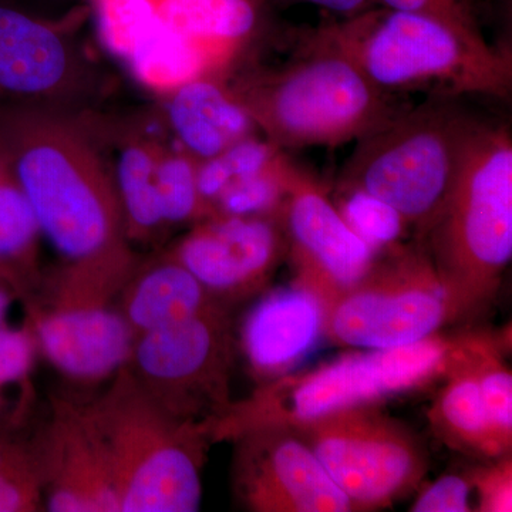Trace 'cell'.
<instances>
[{"label":"cell","instance_id":"6da1fadb","mask_svg":"<svg viewBox=\"0 0 512 512\" xmlns=\"http://www.w3.org/2000/svg\"><path fill=\"white\" fill-rule=\"evenodd\" d=\"M0 143L60 281L119 298L140 258L127 237L113 174L94 141L64 111L0 106Z\"/></svg>","mask_w":512,"mask_h":512},{"label":"cell","instance_id":"7a4b0ae2","mask_svg":"<svg viewBox=\"0 0 512 512\" xmlns=\"http://www.w3.org/2000/svg\"><path fill=\"white\" fill-rule=\"evenodd\" d=\"M301 39L303 47L345 57L387 93L439 89L494 99L511 96V50L429 16L375 6L306 30Z\"/></svg>","mask_w":512,"mask_h":512},{"label":"cell","instance_id":"3957f363","mask_svg":"<svg viewBox=\"0 0 512 512\" xmlns=\"http://www.w3.org/2000/svg\"><path fill=\"white\" fill-rule=\"evenodd\" d=\"M458 316L493 301L512 258V138L476 121L440 214L420 239Z\"/></svg>","mask_w":512,"mask_h":512},{"label":"cell","instance_id":"277c9868","mask_svg":"<svg viewBox=\"0 0 512 512\" xmlns=\"http://www.w3.org/2000/svg\"><path fill=\"white\" fill-rule=\"evenodd\" d=\"M116 477L120 512H195L214 426L174 416L126 366L87 402Z\"/></svg>","mask_w":512,"mask_h":512},{"label":"cell","instance_id":"5b68a950","mask_svg":"<svg viewBox=\"0 0 512 512\" xmlns=\"http://www.w3.org/2000/svg\"><path fill=\"white\" fill-rule=\"evenodd\" d=\"M303 49L295 62L228 84L256 130L281 150L342 146L404 110L345 57Z\"/></svg>","mask_w":512,"mask_h":512},{"label":"cell","instance_id":"8992f818","mask_svg":"<svg viewBox=\"0 0 512 512\" xmlns=\"http://www.w3.org/2000/svg\"><path fill=\"white\" fill-rule=\"evenodd\" d=\"M456 336H431L413 345L363 350L306 372L288 373L258 384L234 402L214 424V443L231 440L249 427L302 426L348 407L377 404L416 392L446 376Z\"/></svg>","mask_w":512,"mask_h":512},{"label":"cell","instance_id":"52a82bcc","mask_svg":"<svg viewBox=\"0 0 512 512\" xmlns=\"http://www.w3.org/2000/svg\"><path fill=\"white\" fill-rule=\"evenodd\" d=\"M476 121L450 100L404 109L357 140L339 188L386 202L420 241L450 194Z\"/></svg>","mask_w":512,"mask_h":512},{"label":"cell","instance_id":"ba28073f","mask_svg":"<svg viewBox=\"0 0 512 512\" xmlns=\"http://www.w3.org/2000/svg\"><path fill=\"white\" fill-rule=\"evenodd\" d=\"M458 319L424 245L397 242L325 305L323 333L345 348L393 349L439 335Z\"/></svg>","mask_w":512,"mask_h":512},{"label":"cell","instance_id":"9c48e42d","mask_svg":"<svg viewBox=\"0 0 512 512\" xmlns=\"http://www.w3.org/2000/svg\"><path fill=\"white\" fill-rule=\"evenodd\" d=\"M295 430L355 511L390 507L429 471L423 440L380 403L338 410Z\"/></svg>","mask_w":512,"mask_h":512},{"label":"cell","instance_id":"30bf717a","mask_svg":"<svg viewBox=\"0 0 512 512\" xmlns=\"http://www.w3.org/2000/svg\"><path fill=\"white\" fill-rule=\"evenodd\" d=\"M237 336L221 302L163 329L136 336L127 369L174 416L211 423L231 404Z\"/></svg>","mask_w":512,"mask_h":512},{"label":"cell","instance_id":"8fae6325","mask_svg":"<svg viewBox=\"0 0 512 512\" xmlns=\"http://www.w3.org/2000/svg\"><path fill=\"white\" fill-rule=\"evenodd\" d=\"M232 490L251 512H352L353 505L295 429L249 427L231 439Z\"/></svg>","mask_w":512,"mask_h":512},{"label":"cell","instance_id":"7c38bea8","mask_svg":"<svg viewBox=\"0 0 512 512\" xmlns=\"http://www.w3.org/2000/svg\"><path fill=\"white\" fill-rule=\"evenodd\" d=\"M87 8L50 20L0 0V106L63 111L82 96L87 67L73 40V26Z\"/></svg>","mask_w":512,"mask_h":512},{"label":"cell","instance_id":"4fadbf2b","mask_svg":"<svg viewBox=\"0 0 512 512\" xmlns=\"http://www.w3.org/2000/svg\"><path fill=\"white\" fill-rule=\"evenodd\" d=\"M278 220L295 271L292 284L313 293L323 308L375 259L376 252L343 220L325 187L295 163Z\"/></svg>","mask_w":512,"mask_h":512},{"label":"cell","instance_id":"5bb4252c","mask_svg":"<svg viewBox=\"0 0 512 512\" xmlns=\"http://www.w3.org/2000/svg\"><path fill=\"white\" fill-rule=\"evenodd\" d=\"M167 254L234 309L268 289L286 241L278 217L214 215L192 225Z\"/></svg>","mask_w":512,"mask_h":512},{"label":"cell","instance_id":"9a60e30c","mask_svg":"<svg viewBox=\"0 0 512 512\" xmlns=\"http://www.w3.org/2000/svg\"><path fill=\"white\" fill-rule=\"evenodd\" d=\"M37 437L45 511L120 512L109 451L87 402L53 396Z\"/></svg>","mask_w":512,"mask_h":512},{"label":"cell","instance_id":"2e32d148","mask_svg":"<svg viewBox=\"0 0 512 512\" xmlns=\"http://www.w3.org/2000/svg\"><path fill=\"white\" fill-rule=\"evenodd\" d=\"M20 303L37 353L70 383L110 382L127 365L136 335L117 303L57 302L35 295Z\"/></svg>","mask_w":512,"mask_h":512},{"label":"cell","instance_id":"e0dca14e","mask_svg":"<svg viewBox=\"0 0 512 512\" xmlns=\"http://www.w3.org/2000/svg\"><path fill=\"white\" fill-rule=\"evenodd\" d=\"M323 306L292 284L259 295L239 328L237 346L258 384L291 373L323 338Z\"/></svg>","mask_w":512,"mask_h":512},{"label":"cell","instance_id":"ac0fdd59","mask_svg":"<svg viewBox=\"0 0 512 512\" xmlns=\"http://www.w3.org/2000/svg\"><path fill=\"white\" fill-rule=\"evenodd\" d=\"M167 120L181 148L197 160L218 156L255 134V124L222 77H202L167 96Z\"/></svg>","mask_w":512,"mask_h":512},{"label":"cell","instance_id":"d6986e66","mask_svg":"<svg viewBox=\"0 0 512 512\" xmlns=\"http://www.w3.org/2000/svg\"><path fill=\"white\" fill-rule=\"evenodd\" d=\"M217 302L188 269L165 252L148 261L140 259L120 292L117 308L138 336L190 318Z\"/></svg>","mask_w":512,"mask_h":512},{"label":"cell","instance_id":"ffe728a7","mask_svg":"<svg viewBox=\"0 0 512 512\" xmlns=\"http://www.w3.org/2000/svg\"><path fill=\"white\" fill-rule=\"evenodd\" d=\"M234 60L227 53L181 35L158 19L126 62L141 86L167 97L202 77H222Z\"/></svg>","mask_w":512,"mask_h":512},{"label":"cell","instance_id":"44dd1931","mask_svg":"<svg viewBox=\"0 0 512 512\" xmlns=\"http://www.w3.org/2000/svg\"><path fill=\"white\" fill-rule=\"evenodd\" d=\"M443 380L427 413L437 440L468 456L487 460L505 456L495 441L476 375L458 349V335Z\"/></svg>","mask_w":512,"mask_h":512},{"label":"cell","instance_id":"7402d4cb","mask_svg":"<svg viewBox=\"0 0 512 512\" xmlns=\"http://www.w3.org/2000/svg\"><path fill=\"white\" fill-rule=\"evenodd\" d=\"M33 399L29 384L15 406L0 414V512L45 511Z\"/></svg>","mask_w":512,"mask_h":512},{"label":"cell","instance_id":"603a6c76","mask_svg":"<svg viewBox=\"0 0 512 512\" xmlns=\"http://www.w3.org/2000/svg\"><path fill=\"white\" fill-rule=\"evenodd\" d=\"M264 0H157L158 19L212 49L239 56L255 36Z\"/></svg>","mask_w":512,"mask_h":512},{"label":"cell","instance_id":"cb8c5ba5","mask_svg":"<svg viewBox=\"0 0 512 512\" xmlns=\"http://www.w3.org/2000/svg\"><path fill=\"white\" fill-rule=\"evenodd\" d=\"M42 241L28 197L0 143V272L18 286L20 301L42 279Z\"/></svg>","mask_w":512,"mask_h":512},{"label":"cell","instance_id":"d4e9b609","mask_svg":"<svg viewBox=\"0 0 512 512\" xmlns=\"http://www.w3.org/2000/svg\"><path fill=\"white\" fill-rule=\"evenodd\" d=\"M161 144L134 137L121 147L113 180L119 198L127 237L133 242H151L165 231L158 201L156 168Z\"/></svg>","mask_w":512,"mask_h":512},{"label":"cell","instance_id":"484cf974","mask_svg":"<svg viewBox=\"0 0 512 512\" xmlns=\"http://www.w3.org/2000/svg\"><path fill=\"white\" fill-rule=\"evenodd\" d=\"M505 342L487 332L458 335V349L476 375L485 413L504 454L512 448V375L504 359Z\"/></svg>","mask_w":512,"mask_h":512},{"label":"cell","instance_id":"4316f807","mask_svg":"<svg viewBox=\"0 0 512 512\" xmlns=\"http://www.w3.org/2000/svg\"><path fill=\"white\" fill-rule=\"evenodd\" d=\"M198 164L190 153L161 147L157 158L158 201L165 228L197 224L211 217L198 190Z\"/></svg>","mask_w":512,"mask_h":512},{"label":"cell","instance_id":"83f0119b","mask_svg":"<svg viewBox=\"0 0 512 512\" xmlns=\"http://www.w3.org/2000/svg\"><path fill=\"white\" fill-rule=\"evenodd\" d=\"M281 148L266 138L249 136L222 151L218 156L200 161L198 164V190L207 204L211 217L214 204L229 187L251 177L266 167Z\"/></svg>","mask_w":512,"mask_h":512},{"label":"cell","instance_id":"f1b7e54d","mask_svg":"<svg viewBox=\"0 0 512 512\" xmlns=\"http://www.w3.org/2000/svg\"><path fill=\"white\" fill-rule=\"evenodd\" d=\"M292 165L293 161L282 150L258 173L229 187L215 202L214 215L278 217L288 191Z\"/></svg>","mask_w":512,"mask_h":512},{"label":"cell","instance_id":"f546056e","mask_svg":"<svg viewBox=\"0 0 512 512\" xmlns=\"http://www.w3.org/2000/svg\"><path fill=\"white\" fill-rule=\"evenodd\" d=\"M335 205L343 220L375 252L397 244L407 228L399 212L366 192L339 188Z\"/></svg>","mask_w":512,"mask_h":512},{"label":"cell","instance_id":"4dcf8cb0","mask_svg":"<svg viewBox=\"0 0 512 512\" xmlns=\"http://www.w3.org/2000/svg\"><path fill=\"white\" fill-rule=\"evenodd\" d=\"M93 9L101 42L123 60L158 20L157 0H100Z\"/></svg>","mask_w":512,"mask_h":512},{"label":"cell","instance_id":"1f68e13d","mask_svg":"<svg viewBox=\"0 0 512 512\" xmlns=\"http://www.w3.org/2000/svg\"><path fill=\"white\" fill-rule=\"evenodd\" d=\"M37 356L32 330L23 322L19 328L0 325V414L9 409V390L30 383Z\"/></svg>","mask_w":512,"mask_h":512},{"label":"cell","instance_id":"d6a6232c","mask_svg":"<svg viewBox=\"0 0 512 512\" xmlns=\"http://www.w3.org/2000/svg\"><path fill=\"white\" fill-rule=\"evenodd\" d=\"M377 3L384 8L429 16L468 35L484 37L476 0H377Z\"/></svg>","mask_w":512,"mask_h":512},{"label":"cell","instance_id":"836d02e7","mask_svg":"<svg viewBox=\"0 0 512 512\" xmlns=\"http://www.w3.org/2000/svg\"><path fill=\"white\" fill-rule=\"evenodd\" d=\"M473 490L477 491L480 512L512 511V458L511 453L494 458L488 466L470 473Z\"/></svg>","mask_w":512,"mask_h":512},{"label":"cell","instance_id":"e575fe53","mask_svg":"<svg viewBox=\"0 0 512 512\" xmlns=\"http://www.w3.org/2000/svg\"><path fill=\"white\" fill-rule=\"evenodd\" d=\"M473 491L470 474H447L424 488L410 507L412 512H470Z\"/></svg>","mask_w":512,"mask_h":512},{"label":"cell","instance_id":"d590c367","mask_svg":"<svg viewBox=\"0 0 512 512\" xmlns=\"http://www.w3.org/2000/svg\"><path fill=\"white\" fill-rule=\"evenodd\" d=\"M301 2L319 6V8L342 16V18H349V16L357 15V13H362L365 10L379 6L377 0H301Z\"/></svg>","mask_w":512,"mask_h":512},{"label":"cell","instance_id":"8d00e7d4","mask_svg":"<svg viewBox=\"0 0 512 512\" xmlns=\"http://www.w3.org/2000/svg\"><path fill=\"white\" fill-rule=\"evenodd\" d=\"M20 301V292L15 282L0 272V325L6 323L12 306Z\"/></svg>","mask_w":512,"mask_h":512},{"label":"cell","instance_id":"74e56055","mask_svg":"<svg viewBox=\"0 0 512 512\" xmlns=\"http://www.w3.org/2000/svg\"><path fill=\"white\" fill-rule=\"evenodd\" d=\"M86 2H89V3H90V5H92V6H93V8H94V6H96V5H97V3H99V2H100V0H86Z\"/></svg>","mask_w":512,"mask_h":512}]
</instances>
